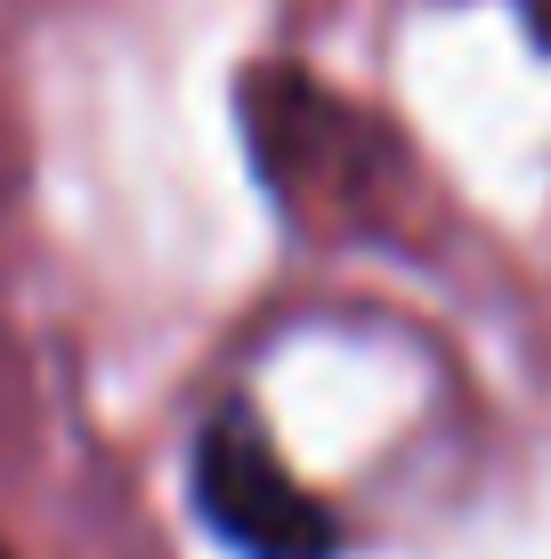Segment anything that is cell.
<instances>
[{
  "instance_id": "obj_1",
  "label": "cell",
  "mask_w": 551,
  "mask_h": 559,
  "mask_svg": "<svg viewBox=\"0 0 551 559\" xmlns=\"http://www.w3.org/2000/svg\"><path fill=\"white\" fill-rule=\"evenodd\" d=\"M195 511L243 559H340V519L284 471L260 414L219 406L195 430Z\"/></svg>"
}]
</instances>
